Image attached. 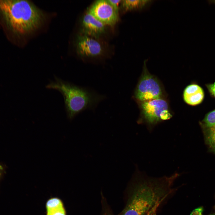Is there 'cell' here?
<instances>
[{
  "instance_id": "cell-1",
  "label": "cell",
  "mask_w": 215,
  "mask_h": 215,
  "mask_svg": "<svg viewBox=\"0 0 215 215\" xmlns=\"http://www.w3.org/2000/svg\"><path fill=\"white\" fill-rule=\"evenodd\" d=\"M136 170V182L122 215H152L172 192L171 186L179 174L153 178L140 171L137 167Z\"/></svg>"
},
{
  "instance_id": "cell-2",
  "label": "cell",
  "mask_w": 215,
  "mask_h": 215,
  "mask_svg": "<svg viewBox=\"0 0 215 215\" xmlns=\"http://www.w3.org/2000/svg\"><path fill=\"white\" fill-rule=\"evenodd\" d=\"M0 12L8 27L20 35L38 28L44 18L40 10L26 0H0Z\"/></svg>"
},
{
  "instance_id": "cell-3",
  "label": "cell",
  "mask_w": 215,
  "mask_h": 215,
  "mask_svg": "<svg viewBox=\"0 0 215 215\" xmlns=\"http://www.w3.org/2000/svg\"><path fill=\"white\" fill-rule=\"evenodd\" d=\"M46 88L59 91L63 95L68 118L72 120L77 114L95 105L101 98L83 88L55 76Z\"/></svg>"
},
{
  "instance_id": "cell-4",
  "label": "cell",
  "mask_w": 215,
  "mask_h": 215,
  "mask_svg": "<svg viewBox=\"0 0 215 215\" xmlns=\"http://www.w3.org/2000/svg\"><path fill=\"white\" fill-rule=\"evenodd\" d=\"M140 108L142 116L139 123L146 124L150 132L158 123L172 117L167 102L161 98L141 102Z\"/></svg>"
},
{
  "instance_id": "cell-5",
  "label": "cell",
  "mask_w": 215,
  "mask_h": 215,
  "mask_svg": "<svg viewBox=\"0 0 215 215\" xmlns=\"http://www.w3.org/2000/svg\"><path fill=\"white\" fill-rule=\"evenodd\" d=\"M146 61L144 62V72L134 94L135 98L140 102L161 98L162 94L158 80L147 71Z\"/></svg>"
},
{
  "instance_id": "cell-6",
  "label": "cell",
  "mask_w": 215,
  "mask_h": 215,
  "mask_svg": "<svg viewBox=\"0 0 215 215\" xmlns=\"http://www.w3.org/2000/svg\"><path fill=\"white\" fill-rule=\"evenodd\" d=\"M88 11L105 25L112 26L118 19V12L107 0L96 1Z\"/></svg>"
},
{
  "instance_id": "cell-7",
  "label": "cell",
  "mask_w": 215,
  "mask_h": 215,
  "mask_svg": "<svg viewBox=\"0 0 215 215\" xmlns=\"http://www.w3.org/2000/svg\"><path fill=\"white\" fill-rule=\"evenodd\" d=\"M97 39L84 33L79 35L77 39L76 45L77 51L79 55L94 57L101 55L103 48Z\"/></svg>"
},
{
  "instance_id": "cell-8",
  "label": "cell",
  "mask_w": 215,
  "mask_h": 215,
  "mask_svg": "<svg viewBox=\"0 0 215 215\" xmlns=\"http://www.w3.org/2000/svg\"><path fill=\"white\" fill-rule=\"evenodd\" d=\"M83 33L97 39L105 31V25L88 11L82 20Z\"/></svg>"
},
{
  "instance_id": "cell-9",
  "label": "cell",
  "mask_w": 215,
  "mask_h": 215,
  "mask_svg": "<svg viewBox=\"0 0 215 215\" xmlns=\"http://www.w3.org/2000/svg\"><path fill=\"white\" fill-rule=\"evenodd\" d=\"M204 97L202 89L196 84H192L188 86L184 91V100L190 105H195L200 104L202 101Z\"/></svg>"
},
{
  "instance_id": "cell-10",
  "label": "cell",
  "mask_w": 215,
  "mask_h": 215,
  "mask_svg": "<svg viewBox=\"0 0 215 215\" xmlns=\"http://www.w3.org/2000/svg\"><path fill=\"white\" fill-rule=\"evenodd\" d=\"M46 215H67V212L62 200L57 197L51 198L45 204Z\"/></svg>"
},
{
  "instance_id": "cell-11",
  "label": "cell",
  "mask_w": 215,
  "mask_h": 215,
  "mask_svg": "<svg viewBox=\"0 0 215 215\" xmlns=\"http://www.w3.org/2000/svg\"><path fill=\"white\" fill-rule=\"evenodd\" d=\"M153 0H122V7L125 10H142L149 7L153 2Z\"/></svg>"
},
{
  "instance_id": "cell-12",
  "label": "cell",
  "mask_w": 215,
  "mask_h": 215,
  "mask_svg": "<svg viewBox=\"0 0 215 215\" xmlns=\"http://www.w3.org/2000/svg\"><path fill=\"white\" fill-rule=\"evenodd\" d=\"M203 122L207 128L215 125V109L205 116L203 119Z\"/></svg>"
},
{
  "instance_id": "cell-13",
  "label": "cell",
  "mask_w": 215,
  "mask_h": 215,
  "mask_svg": "<svg viewBox=\"0 0 215 215\" xmlns=\"http://www.w3.org/2000/svg\"><path fill=\"white\" fill-rule=\"evenodd\" d=\"M206 132V139L209 145L215 143V125L208 128Z\"/></svg>"
},
{
  "instance_id": "cell-14",
  "label": "cell",
  "mask_w": 215,
  "mask_h": 215,
  "mask_svg": "<svg viewBox=\"0 0 215 215\" xmlns=\"http://www.w3.org/2000/svg\"><path fill=\"white\" fill-rule=\"evenodd\" d=\"M107 1L118 12L119 5L120 3H121L122 0H109Z\"/></svg>"
},
{
  "instance_id": "cell-15",
  "label": "cell",
  "mask_w": 215,
  "mask_h": 215,
  "mask_svg": "<svg viewBox=\"0 0 215 215\" xmlns=\"http://www.w3.org/2000/svg\"><path fill=\"white\" fill-rule=\"evenodd\" d=\"M207 87L210 93L215 98V82L213 84L207 85Z\"/></svg>"
},
{
  "instance_id": "cell-16",
  "label": "cell",
  "mask_w": 215,
  "mask_h": 215,
  "mask_svg": "<svg viewBox=\"0 0 215 215\" xmlns=\"http://www.w3.org/2000/svg\"><path fill=\"white\" fill-rule=\"evenodd\" d=\"M209 145L211 146V148L213 149V150L215 153V143L210 144Z\"/></svg>"
},
{
  "instance_id": "cell-17",
  "label": "cell",
  "mask_w": 215,
  "mask_h": 215,
  "mask_svg": "<svg viewBox=\"0 0 215 215\" xmlns=\"http://www.w3.org/2000/svg\"><path fill=\"white\" fill-rule=\"evenodd\" d=\"M104 215H112V214L109 212L105 213Z\"/></svg>"
},
{
  "instance_id": "cell-18",
  "label": "cell",
  "mask_w": 215,
  "mask_h": 215,
  "mask_svg": "<svg viewBox=\"0 0 215 215\" xmlns=\"http://www.w3.org/2000/svg\"><path fill=\"white\" fill-rule=\"evenodd\" d=\"M2 167L0 166V176L1 175V172H2Z\"/></svg>"
},
{
  "instance_id": "cell-19",
  "label": "cell",
  "mask_w": 215,
  "mask_h": 215,
  "mask_svg": "<svg viewBox=\"0 0 215 215\" xmlns=\"http://www.w3.org/2000/svg\"><path fill=\"white\" fill-rule=\"evenodd\" d=\"M152 215H156V212L154 213Z\"/></svg>"
},
{
  "instance_id": "cell-20",
  "label": "cell",
  "mask_w": 215,
  "mask_h": 215,
  "mask_svg": "<svg viewBox=\"0 0 215 215\" xmlns=\"http://www.w3.org/2000/svg\"><path fill=\"white\" fill-rule=\"evenodd\" d=\"M213 1L214 3H215V1H212V2Z\"/></svg>"
},
{
  "instance_id": "cell-21",
  "label": "cell",
  "mask_w": 215,
  "mask_h": 215,
  "mask_svg": "<svg viewBox=\"0 0 215 215\" xmlns=\"http://www.w3.org/2000/svg\"><path fill=\"white\" fill-rule=\"evenodd\" d=\"M215 215V214H211V215Z\"/></svg>"
},
{
  "instance_id": "cell-22",
  "label": "cell",
  "mask_w": 215,
  "mask_h": 215,
  "mask_svg": "<svg viewBox=\"0 0 215 215\" xmlns=\"http://www.w3.org/2000/svg\"></svg>"
}]
</instances>
